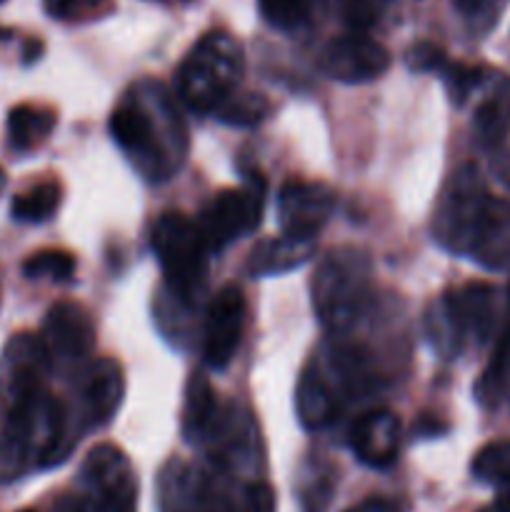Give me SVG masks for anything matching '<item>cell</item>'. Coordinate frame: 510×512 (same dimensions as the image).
Returning a JSON list of instances; mask_svg holds the SVG:
<instances>
[{"instance_id":"6da1fadb","label":"cell","mask_w":510,"mask_h":512,"mask_svg":"<svg viewBox=\"0 0 510 512\" xmlns=\"http://www.w3.org/2000/svg\"><path fill=\"white\" fill-rule=\"evenodd\" d=\"M110 135L145 180H168L188 153V130L170 90L140 80L110 115Z\"/></svg>"},{"instance_id":"7a4b0ae2","label":"cell","mask_w":510,"mask_h":512,"mask_svg":"<svg viewBox=\"0 0 510 512\" xmlns=\"http://www.w3.org/2000/svg\"><path fill=\"white\" fill-rule=\"evenodd\" d=\"M313 310L320 325L333 335H345L368 313L373 300V263L358 248L330 250L315 270Z\"/></svg>"},{"instance_id":"3957f363","label":"cell","mask_w":510,"mask_h":512,"mask_svg":"<svg viewBox=\"0 0 510 512\" xmlns=\"http://www.w3.org/2000/svg\"><path fill=\"white\" fill-rule=\"evenodd\" d=\"M245 70L243 45L228 30L205 33L175 73L178 98L195 113H215L238 90Z\"/></svg>"},{"instance_id":"277c9868","label":"cell","mask_w":510,"mask_h":512,"mask_svg":"<svg viewBox=\"0 0 510 512\" xmlns=\"http://www.w3.org/2000/svg\"><path fill=\"white\" fill-rule=\"evenodd\" d=\"M495 198L488 193L485 178L475 165H463L440 190L433 213L435 243L453 255L473 258L493 215Z\"/></svg>"},{"instance_id":"5b68a950","label":"cell","mask_w":510,"mask_h":512,"mask_svg":"<svg viewBox=\"0 0 510 512\" xmlns=\"http://www.w3.org/2000/svg\"><path fill=\"white\" fill-rule=\"evenodd\" d=\"M500 293L490 283H468L443 295L428 310V338L445 358L463 350L465 340L488 343L498 325Z\"/></svg>"},{"instance_id":"8992f818","label":"cell","mask_w":510,"mask_h":512,"mask_svg":"<svg viewBox=\"0 0 510 512\" xmlns=\"http://www.w3.org/2000/svg\"><path fill=\"white\" fill-rule=\"evenodd\" d=\"M150 245L175 300L193 305L208 278V245L198 225L183 213H163L150 233Z\"/></svg>"},{"instance_id":"52a82bcc","label":"cell","mask_w":510,"mask_h":512,"mask_svg":"<svg viewBox=\"0 0 510 512\" xmlns=\"http://www.w3.org/2000/svg\"><path fill=\"white\" fill-rule=\"evenodd\" d=\"M265 208V183L260 178H250L243 188L220 190L210 203L200 210L198 225L210 253H220L235 240L255 233Z\"/></svg>"},{"instance_id":"ba28073f","label":"cell","mask_w":510,"mask_h":512,"mask_svg":"<svg viewBox=\"0 0 510 512\" xmlns=\"http://www.w3.org/2000/svg\"><path fill=\"white\" fill-rule=\"evenodd\" d=\"M80 485L90 512H138V478L115 445H95L80 468Z\"/></svg>"},{"instance_id":"9c48e42d","label":"cell","mask_w":510,"mask_h":512,"mask_svg":"<svg viewBox=\"0 0 510 512\" xmlns=\"http://www.w3.org/2000/svg\"><path fill=\"white\" fill-rule=\"evenodd\" d=\"M245 295L238 285H225L210 298L203 320V358L213 370L233 363L245 330Z\"/></svg>"},{"instance_id":"30bf717a","label":"cell","mask_w":510,"mask_h":512,"mask_svg":"<svg viewBox=\"0 0 510 512\" xmlns=\"http://www.w3.org/2000/svg\"><path fill=\"white\" fill-rule=\"evenodd\" d=\"M50 365L73 368L85 363L95 350V325L88 310L78 303H55L45 313L43 333H40Z\"/></svg>"},{"instance_id":"8fae6325","label":"cell","mask_w":510,"mask_h":512,"mask_svg":"<svg viewBox=\"0 0 510 512\" xmlns=\"http://www.w3.org/2000/svg\"><path fill=\"white\" fill-rule=\"evenodd\" d=\"M335 210L330 185L313 180H288L278 193L280 235L315 240Z\"/></svg>"},{"instance_id":"7c38bea8","label":"cell","mask_w":510,"mask_h":512,"mask_svg":"<svg viewBox=\"0 0 510 512\" xmlns=\"http://www.w3.org/2000/svg\"><path fill=\"white\" fill-rule=\"evenodd\" d=\"M390 68V53L368 33H345L320 53V70L338 83H370Z\"/></svg>"},{"instance_id":"4fadbf2b","label":"cell","mask_w":510,"mask_h":512,"mask_svg":"<svg viewBox=\"0 0 510 512\" xmlns=\"http://www.w3.org/2000/svg\"><path fill=\"white\" fill-rule=\"evenodd\" d=\"M348 400L343 380L335 375L330 365H323L318 358L310 360L303 368L295 390V410L308 430H323L335 423Z\"/></svg>"},{"instance_id":"5bb4252c","label":"cell","mask_w":510,"mask_h":512,"mask_svg":"<svg viewBox=\"0 0 510 512\" xmlns=\"http://www.w3.org/2000/svg\"><path fill=\"white\" fill-rule=\"evenodd\" d=\"M160 512H233L228 498L200 470L170 460L158 483Z\"/></svg>"},{"instance_id":"9a60e30c","label":"cell","mask_w":510,"mask_h":512,"mask_svg":"<svg viewBox=\"0 0 510 512\" xmlns=\"http://www.w3.org/2000/svg\"><path fill=\"white\" fill-rule=\"evenodd\" d=\"M400 440H403V428L398 415L388 408H373L355 420L348 445L360 463L383 470L398 460Z\"/></svg>"},{"instance_id":"2e32d148","label":"cell","mask_w":510,"mask_h":512,"mask_svg":"<svg viewBox=\"0 0 510 512\" xmlns=\"http://www.w3.org/2000/svg\"><path fill=\"white\" fill-rule=\"evenodd\" d=\"M125 398V375L118 360L100 358L85 373L83 408L90 428H103L120 410Z\"/></svg>"},{"instance_id":"e0dca14e","label":"cell","mask_w":510,"mask_h":512,"mask_svg":"<svg viewBox=\"0 0 510 512\" xmlns=\"http://www.w3.org/2000/svg\"><path fill=\"white\" fill-rule=\"evenodd\" d=\"M203 443H208L215 463L225 470H235L248 463V455L255 450V425L250 415H240L238 408L228 405L220 408L213 428L208 430Z\"/></svg>"},{"instance_id":"ac0fdd59","label":"cell","mask_w":510,"mask_h":512,"mask_svg":"<svg viewBox=\"0 0 510 512\" xmlns=\"http://www.w3.org/2000/svg\"><path fill=\"white\" fill-rule=\"evenodd\" d=\"M315 253V240L303 238H288V235H278V238L260 240L253 250L245 270L253 278H265V275H280L290 273V270L300 268L308 263Z\"/></svg>"},{"instance_id":"d6986e66","label":"cell","mask_w":510,"mask_h":512,"mask_svg":"<svg viewBox=\"0 0 510 512\" xmlns=\"http://www.w3.org/2000/svg\"><path fill=\"white\" fill-rule=\"evenodd\" d=\"M220 413V403L215 398L213 385L203 373H193L185 385L183 400V435L188 443H203L208 430L213 428Z\"/></svg>"},{"instance_id":"ffe728a7","label":"cell","mask_w":510,"mask_h":512,"mask_svg":"<svg viewBox=\"0 0 510 512\" xmlns=\"http://www.w3.org/2000/svg\"><path fill=\"white\" fill-rule=\"evenodd\" d=\"M55 118L53 110L38 108V105H15L8 115V138L15 150L38 148L48 135L53 133Z\"/></svg>"},{"instance_id":"44dd1931","label":"cell","mask_w":510,"mask_h":512,"mask_svg":"<svg viewBox=\"0 0 510 512\" xmlns=\"http://www.w3.org/2000/svg\"><path fill=\"white\" fill-rule=\"evenodd\" d=\"M63 200V188L55 180H43L25 193H18L10 203V215L20 223H45L53 218Z\"/></svg>"},{"instance_id":"7402d4cb","label":"cell","mask_w":510,"mask_h":512,"mask_svg":"<svg viewBox=\"0 0 510 512\" xmlns=\"http://www.w3.org/2000/svg\"><path fill=\"white\" fill-rule=\"evenodd\" d=\"M323 5L325 0H258L265 23L275 30H283V33H295V30L313 23Z\"/></svg>"},{"instance_id":"603a6c76","label":"cell","mask_w":510,"mask_h":512,"mask_svg":"<svg viewBox=\"0 0 510 512\" xmlns=\"http://www.w3.org/2000/svg\"><path fill=\"white\" fill-rule=\"evenodd\" d=\"M268 113L270 103L265 100V95L238 88L213 115L220 123L235 125V128H253V125L263 123Z\"/></svg>"},{"instance_id":"cb8c5ba5","label":"cell","mask_w":510,"mask_h":512,"mask_svg":"<svg viewBox=\"0 0 510 512\" xmlns=\"http://www.w3.org/2000/svg\"><path fill=\"white\" fill-rule=\"evenodd\" d=\"M508 388H510V328L505 330L503 338H500L493 360H490L483 378H480L478 388H475V395H478L480 403L493 405L503 398Z\"/></svg>"},{"instance_id":"d4e9b609","label":"cell","mask_w":510,"mask_h":512,"mask_svg":"<svg viewBox=\"0 0 510 512\" xmlns=\"http://www.w3.org/2000/svg\"><path fill=\"white\" fill-rule=\"evenodd\" d=\"M508 3L510 0H453V8L470 35L485 38L500 23Z\"/></svg>"},{"instance_id":"484cf974","label":"cell","mask_w":510,"mask_h":512,"mask_svg":"<svg viewBox=\"0 0 510 512\" xmlns=\"http://www.w3.org/2000/svg\"><path fill=\"white\" fill-rule=\"evenodd\" d=\"M475 133L485 145H495L510 133V95H493L475 110Z\"/></svg>"},{"instance_id":"4316f807","label":"cell","mask_w":510,"mask_h":512,"mask_svg":"<svg viewBox=\"0 0 510 512\" xmlns=\"http://www.w3.org/2000/svg\"><path fill=\"white\" fill-rule=\"evenodd\" d=\"M75 268H78V263H75V258L68 253V250L48 248V250H38V253H33L28 260H25L23 275L30 280L48 278L53 280V283H65V280L73 278Z\"/></svg>"},{"instance_id":"83f0119b","label":"cell","mask_w":510,"mask_h":512,"mask_svg":"<svg viewBox=\"0 0 510 512\" xmlns=\"http://www.w3.org/2000/svg\"><path fill=\"white\" fill-rule=\"evenodd\" d=\"M473 475L490 485H510V440L485 445L473 458Z\"/></svg>"},{"instance_id":"f1b7e54d","label":"cell","mask_w":510,"mask_h":512,"mask_svg":"<svg viewBox=\"0 0 510 512\" xmlns=\"http://www.w3.org/2000/svg\"><path fill=\"white\" fill-rule=\"evenodd\" d=\"M445 80V88H448L450 100L458 105H463L480 85L485 83V70L478 65H463V63H445V68L440 70Z\"/></svg>"},{"instance_id":"f546056e","label":"cell","mask_w":510,"mask_h":512,"mask_svg":"<svg viewBox=\"0 0 510 512\" xmlns=\"http://www.w3.org/2000/svg\"><path fill=\"white\" fill-rule=\"evenodd\" d=\"M43 8L60 23H83L108 13L110 0H43Z\"/></svg>"},{"instance_id":"4dcf8cb0","label":"cell","mask_w":510,"mask_h":512,"mask_svg":"<svg viewBox=\"0 0 510 512\" xmlns=\"http://www.w3.org/2000/svg\"><path fill=\"white\" fill-rule=\"evenodd\" d=\"M405 63H408L410 70H418V73H440L448 63V55L440 45L423 40V43H415L405 53Z\"/></svg>"},{"instance_id":"1f68e13d","label":"cell","mask_w":510,"mask_h":512,"mask_svg":"<svg viewBox=\"0 0 510 512\" xmlns=\"http://www.w3.org/2000/svg\"><path fill=\"white\" fill-rule=\"evenodd\" d=\"M380 13L378 0H343V20L348 33H368Z\"/></svg>"},{"instance_id":"d6a6232c","label":"cell","mask_w":510,"mask_h":512,"mask_svg":"<svg viewBox=\"0 0 510 512\" xmlns=\"http://www.w3.org/2000/svg\"><path fill=\"white\" fill-rule=\"evenodd\" d=\"M243 512H275V493L268 483L255 480L243 493Z\"/></svg>"},{"instance_id":"836d02e7","label":"cell","mask_w":510,"mask_h":512,"mask_svg":"<svg viewBox=\"0 0 510 512\" xmlns=\"http://www.w3.org/2000/svg\"><path fill=\"white\" fill-rule=\"evenodd\" d=\"M478 512H510V485L498 488V495H495L493 503L485 505V508Z\"/></svg>"},{"instance_id":"e575fe53","label":"cell","mask_w":510,"mask_h":512,"mask_svg":"<svg viewBox=\"0 0 510 512\" xmlns=\"http://www.w3.org/2000/svg\"><path fill=\"white\" fill-rule=\"evenodd\" d=\"M348 512H395V508L388 503V500L370 498V500H365V503H360V505H355V508H350Z\"/></svg>"},{"instance_id":"d590c367","label":"cell","mask_w":510,"mask_h":512,"mask_svg":"<svg viewBox=\"0 0 510 512\" xmlns=\"http://www.w3.org/2000/svg\"><path fill=\"white\" fill-rule=\"evenodd\" d=\"M40 53H43V43H40V40H28V45H25L23 60H25V63H33V60H38Z\"/></svg>"},{"instance_id":"8d00e7d4","label":"cell","mask_w":510,"mask_h":512,"mask_svg":"<svg viewBox=\"0 0 510 512\" xmlns=\"http://www.w3.org/2000/svg\"><path fill=\"white\" fill-rule=\"evenodd\" d=\"M10 38H13V30L3 28V25H0V40H10Z\"/></svg>"},{"instance_id":"74e56055","label":"cell","mask_w":510,"mask_h":512,"mask_svg":"<svg viewBox=\"0 0 510 512\" xmlns=\"http://www.w3.org/2000/svg\"><path fill=\"white\" fill-rule=\"evenodd\" d=\"M70 512H90V508L85 503H75L73 508H70Z\"/></svg>"},{"instance_id":"f35d334b","label":"cell","mask_w":510,"mask_h":512,"mask_svg":"<svg viewBox=\"0 0 510 512\" xmlns=\"http://www.w3.org/2000/svg\"><path fill=\"white\" fill-rule=\"evenodd\" d=\"M5 183H8V178H5V170L0 168V193H3V190H5Z\"/></svg>"},{"instance_id":"ab89813d","label":"cell","mask_w":510,"mask_h":512,"mask_svg":"<svg viewBox=\"0 0 510 512\" xmlns=\"http://www.w3.org/2000/svg\"><path fill=\"white\" fill-rule=\"evenodd\" d=\"M160 3H193V0H160Z\"/></svg>"},{"instance_id":"60d3db41","label":"cell","mask_w":510,"mask_h":512,"mask_svg":"<svg viewBox=\"0 0 510 512\" xmlns=\"http://www.w3.org/2000/svg\"><path fill=\"white\" fill-rule=\"evenodd\" d=\"M20 512H35V510H20Z\"/></svg>"},{"instance_id":"b9f144b4","label":"cell","mask_w":510,"mask_h":512,"mask_svg":"<svg viewBox=\"0 0 510 512\" xmlns=\"http://www.w3.org/2000/svg\"><path fill=\"white\" fill-rule=\"evenodd\" d=\"M0 3H3V0H0Z\"/></svg>"}]
</instances>
